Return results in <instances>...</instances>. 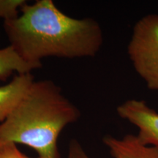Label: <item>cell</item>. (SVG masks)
Returning <instances> with one entry per match:
<instances>
[{
    "label": "cell",
    "mask_w": 158,
    "mask_h": 158,
    "mask_svg": "<svg viewBox=\"0 0 158 158\" xmlns=\"http://www.w3.org/2000/svg\"><path fill=\"white\" fill-rule=\"evenodd\" d=\"M127 54L147 87L158 92V14L146 15L135 23Z\"/></svg>",
    "instance_id": "3957f363"
},
{
    "label": "cell",
    "mask_w": 158,
    "mask_h": 158,
    "mask_svg": "<svg viewBox=\"0 0 158 158\" xmlns=\"http://www.w3.org/2000/svg\"><path fill=\"white\" fill-rule=\"evenodd\" d=\"M68 158H90L89 157L81 144L76 139H72L69 144Z\"/></svg>",
    "instance_id": "30bf717a"
},
{
    "label": "cell",
    "mask_w": 158,
    "mask_h": 158,
    "mask_svg": "<svg viewBox=\"0 0 158 158\" xmlns=\"http://www.w3.org/2000/svg\"><path fill=\"white\" fill-rule=\"evenodd\" d=\"M102 141L113 158H158V148L142 143L136 135L122 138L107 135Z\"/></svg>",
    "instance_id": "5b68a950"
},
{
    "label": "cell",
    "mask_w": 158,
    "mask_h": 158,
    "mask_svg": "<svg viewBox=\"0 0 158 158\" xmlns=\"http://www.w3.org/2000/svg\"><path fill=\"white\" fill-rule=\"evenodd\" d=\"M118 115L138 128L136 135L146 145L158 148V112L143 100L131 99L116 108Z\"/></svg>",
    "instance_id": "277c9868"
},
{
    "label": "cell",
    "mask_w": 158,
    "mask_h": 158,
    "mask_svg": "<svg viewBox=\"0 0 158 158\" xmlns=\"http://www.w3.org/2000/svg\"><path fill=\"white\" fill-rule=\"evenodd\" d=\"M0 158H32L21 152L17 145L8 143L0 145ZM39 158V157H37Z\"/></svg>",
    "instance_id": "9c48e42d"
},
{
    "label": "cell",
    "mask_w": 158,
    "mask_h": 158,
    "mask_svg": "<svg viewBox=\"0 0 158 158\" xmlns=\"http://www.w3.org/2000/svg\"><path fill=\"white\" fill-rule=\"evenodd\" d=\"M81 112L51 80L35 81L5 121L0 124V145L28 146L39 158H60L58 138Z\"/></svg>",
    "instance_id": "7a4b0ae2"
},
{
    "label": "cell",
    "mask_w": 158,
    "mask_h": 158,
    "mask_svg": "<svg viewBox=\"0 0 158 158\" xmlns=\"http://www.w3.org/2000/svg\"><path fill=\"white\" fill-rule=\"evenodd\" d=\"M42 64L27 62L11 45L0 49V81H5L12 75L31 73L40 68Z\"/></svg>",
    "instance_id": "52a82bcc"
},
{
    "label": "cell",
    "mask_w": 158,
    "mask_h": 158,
    "mask_svg": "<svg viewBox=\"0 0 158 158\" xmlns=\"http://www.w3.org/2000/svg\"><path fill=\"white\" fill-rule=\"evenodd\" d=\"M26 3L25 0H0V18L4 21L15 19Z\"/></svg>",
    "instance_id": "ba28073f"
},
{
    "label": "cell",
    "mask_w": 158,
    "mask_h": 158,
    "mask_svg": "<svg viewBox=\"0 0 158 158\" xmlns=\"http://www.w3.org/2000/svg\"><path fill=\"white\" fill-rule=\"evenodd\" d=\"M31 73L15 75L7 84L0 86V124L8 117L33 82Z\"/></svg>",
    "instance_id": "8992f818"
},
{
    "label": "cell",
    "mask_w": 158,
    "mask_h": 158,
    "mask_svg": "<svg viewBox=\"0 0 158 158\" xmlns=\"http://www.w3.org/2000/svg\"><path fill=\"white\" fill-rule=\"evenodd\" d=\"M3 27L10 45L33 64H42L41 60L48 57H93L103 43V33L96 20L69 16L53 0L26 3L21 14L4 21Z\"/></svg>",
    "instance_id": "6da1fadb"
}]
</instances>
